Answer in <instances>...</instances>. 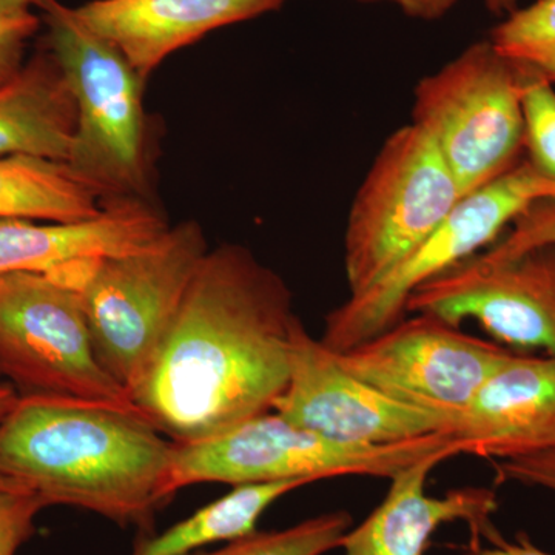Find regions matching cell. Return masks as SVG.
<instances>
[{"label":"cell","mask_w":555,"mask_h":555,"mask_svg":"<svg viewBox=\"0 0 555 555\" xmlns=\"http://www.w3.org/2000/svg\"><path fill=\"white\" fill-rule=\"evenodd\" d=\"M465 454L462 441L437 433L387 444H346L292 425L276 412L190 443H173L170 492L199 483L232 486L281 480H327L341 476L392 478L437 452Z\"/></svg>","instance_id":"5"},{"label":"cell","mask_w":555,"mask_h":555,"mask_svg":"<svg viewBox=\"0 0 555 555\" xmlns=\"http://www.w3.org/2000/svg\"><path fill=\"white\" fill-rule=\"evenodd\" d=\"M460 454L449 449L427 455L390 478L385 500L343 537L341 555H425L430 537L452 521L469 525L476 540L499 534L491 524L499 507L492 489L462 488L444 496L426 494L429 474Z\"/></svg>","instance_id":"13"},{"label":"cell","mask_w":555,"mask_h":555,"mask_svg":"<svg viewBox=\"0 0 555 555\" xmlns=\"http://www.w3.org/2000/svg\"><path fill=\"white\" fill-rule=\"evenodd\" d=\"M494 467L500 481L542 488L555 494V448L537 454L500 460Z\"/></svg>","instance_id":"26"},{"label":"cell","mask_w":555,"mask_h":555,"mask_svg":"<svg viewBox=\"0 0 555 555\" xmlns=\"http://www.w3.org/2000/svg\"><path fill=\"white\" fill-rule=\"evenodd\" d=\"M169 228L147 198L107 199L98 217L80 222L0 219V276L49 273L68 262L130 254Z\"/></svg>","instance_id":"16"},{"label":"cell","mask_w":555,"mask_h":555,"mask_svg":"<svg viewBox=\"0 0 555 555\" xmlns=\"http://www.w3.org/2000/svg\"><path fill=\"white\" fill-rule=\"evenodd\" d=\"M360 2H389L414 20L437 21L452 10L456 0H360Z\"/></svg>","instance_id":"28"},{"label":"cell","mask_w":555,"mask_h":555,"mask_svg":"<svg viewBox=\"0 0 555 555\" xmlns=\"http://www.w3.org/2000/svg\"><path fill=\"white\" fill-rule=\"evenodd\" d=\"M491 546H480L474 543L465 555H554L540 550L528 535L520 532L514 542H507L502 535L492 537Z\"/></svg>","instance_id":"27"},{"label":"cell","mask_w":555,"mask_h":555,"mask_svg":"<svg viewBox=\"0 0 555 555\" xmlns=\"http://www.w3.org/2000/svg\"><path fill=\"white\" fill-rule=\"evenodd\" d=\"M17 396L16 390L9 385H0V422L5 418L14 404H16Z\"/></svg>","instance_id":"30"},{"label":"cell","mask_w":555,"mask_h":555,"mask_svg":"<svg viewBox=\"0 0 555 555\" xmlns=\"http://www.w3.org/2000/svg\"><path fill=\"white\" fill-rule=\"evenodd\" d=\"M521 67V65H520ZM521 118L528 163L540 177L555 184V90L539 73L521 67Z\"/></svg>","instance_id":"22"},{"label":"cell","mask_w":555,"mask_h":555,"mask_svg":"<svg viewBox=\"0 0 555 555\" xmlns=\"http://www.w3.org/2000/svg\"><path fill=\"white\" fill-rule=\"evenodd\" d=\"M272 411L292 425L346 444H387L449 434L438 416L400 403L346 371L337 353L313 338L301 320L292 335L286 389Z\"/></svg>","instance_id":"12"},{"label":"cell","mask_w":555,"mask_h":555,"mask_svg":"<svg viewBox=\"0 0 555 555\" xmlns=\"http://www.w3.org/2000/svg\"><path fill=\"white\" fill-rule=\"evenodd\" d=\"M466 454L500 460L555 448V357L509 353L454 430Z\"/></svg>","instance_id":"14"},{"label":"cell","mask_w":555,"mask_h":555,"mask_svg":"<svg viewBox=\"0 0 555 555\" xmlns=\"http://www.w3.org/2000/svg\"><path fill=\"white\" fill-rule=\"evenodd\" d=\"M546 244L555 246L554 196H545L529 204L524 214L507 229L506 235L481 254L489 259H507Z\"/></svg>","instance_id":"23"},{"label":"cell","mask_w":555,"mask_h":555,"mask_svg":"<svg viewBox=\"0 0 555 555\" xmlns=\"http://www.w3.org/2000/svg\"><path fill=\"white\" fill-rule=\"evenodd\" d=\"M350 528L352 517L346 511H335L280 531H257L211 553L195 555H324L338 550Z\"/></svg>","instance_id":"21"},{"label":"cell","mask_w":555,"mask_h":555,"mask_svg":"<svg viewBox=\"0 0 555 555\" xmlns=\"http://www.w3.org/2000/svg\"><path fill=\"white\" fill-rule=\"evenodd\" d=\"M171 454L137 409L101 401L20 396L0 422V477L119 525L147 526L170 499Z\"/></svg>","instance_id":"2"},{"label":"cell","mask_w":555,"mask_h":555,"mask_svg":"<svg viewBox=\"0 0 555 555\" xmlns=\"http://www.w3.org/2000/svg\"><path fill=\"white\" fill-rule=\"evenodd\" d=\"M509 352L440 318L416 313L335 353L350 374L400 403L438 416L454 436L477 390Z\"/></svg>","instance_id":"10"},{"label":"cell","mask_w":555,"mask_h":555,"mask_svg":"<svg viewBox=\"0 0 555 555\" xmlns=\"http://www.w3.org/2000/svg\"><path fill=\"white\" fill-rule=\"evenodd\" d=\"M489 40L507 60L555 83V0L514 10Z\"/></svg>","instance_id":"20"},{"label":"cell","mask_w":555,"mask_h":555,"mask_svg":"<svg viewBox=\"0 0 555 555\" xmlns=\"http://www.w3.org/2000/svg\"><path fill=\"white\" fill-rule=\"evenodd\" d=\"M36 2L38 0H0V17H13L31 13Z\"/></svg>","instance_id":"29"},{"label":"cell","mask_w":555,"mask_h":555,"mask_svg":"<svg viewBox=\"0 0 555 555\" xmlns=\"http://www.w3.org/2000/svg\"><path fill=\"white\" fill-rule=\"evenodd\" d=\"M298 321L291 288L247 247L208 250L131 404L173 443L266 414L286 389Z\"/></svg>","instance_id":"1"},{"label":"cell","mask_w":555,"mask_h":555,"mask_svg":"<svg viewBox=\"0 0 555 555\" xmlns=\"http://www.w3.org/2000/svg\"><path fill=\"white\" fill-rule=\"evenodd\" d=\"M208 250L198 222L181 221L141 250L49 272L78 294L98 361L129 396Z\"/></svg>","instance_id":"3"},{"label":"cell","mask_w":555,"mask_h":555,"mask_svg":"<svg viewBox=\"0 0 555 555\" xmlns=\"http://www.w3.org/2000/svg\"><path fill=\"white\" fill-rule=\"evenodd\" d=\"M483 2L491 13L509 14L517 9L518 0H483Z\"/></svg>","instance_id":"31"},{"label":"cell","mask_w":555,"mask_h":555,"mask_svg":"<svg viewBox=\"0 0 555 555\" xmlns=\"http://www.w3.org/2000/svg\"><path fill=\"white\" fill-rule=\"evenodd\" d=\"M49 503L25 489H0V555H14L33 534L36 517Z\"/></svg>","instance_id":"24"},{"label":"cell","mask_w":555,"mask_h":555,"mask_svg":"<svg viewBox=\"0 0 555 555\" xmlns=\"http://www.w3.org/2000/svg\"><path fill=\"white\" fill-rule=\"evenodd\" d=\"M406 312L462 326L476 321L500 345L555 357V246L507 259H465L416 288Z\"/></svg>","instance_id":"11"},{"label":"cell","mask_w":555,"mask_h":555,"mask_svg":"<svg viewBox=\"0 0 555 555\" xmlns=\"http://www.w3.org/2000/svg\"><path fill=\"white\" fill-rule=\"evenodd\" d=\"M47 49L61 65L78 108L68 166L104 199L147 198L142 82L115 47L91 31L75 9L38 0Z\"/></svg>","instance_id":"4"},{"label":"cell","mask_w":555,"mask_h":555,"mask_svg":"<svg viewBox=\"0 0 555 555\" xmlns=\"http://www.w3.org/2000/svg\"><path fill=\"white\" fill-rule=\"evenodd\" d=\"M78 108L61 65L47 46L0 86V156H38L67 163Z\"/></svg>","instance_id":"17"},{"label":"cell","mask_w":555,"mask_h":555,"mask_svg":"<svg viewBox=\"0 0 555 555\" xmlns=\"http://www.w3.org/2000/svg\"><path fill=\"white\" fill-rule=\"evenodd\" d=\"M0 375L22 396L133 408L129 392L98 361L78 294L49 273L0 276Z\"/></svg>","instance_id":"9"},{"label":"cell","mask_w":555,"mask_h":555,"mask_svg":"<svg viewBox=\"0 0 555 555\" xmlns=\"http://www.w3.org/2000/svg\"><path fill=\"white\" fill-rule=\"evenodd\" d=\"M105 201L67 163L38 156H0V219L87 221L104 210Z\"/></svg>","instance_id":"18"},{"label":"cell","mask_w":555,"mask_h":555,"mask_svg":"<svg viewBox=\"0 0 555 555\" xmlns=\"http://www.w3.org/2000/svg\"><path fill=\"white\" fill-rule=\"evenodd\" d=\"M462 199L436 142L414 122L387 137L350 206L345 230L349 295L377 284Z\"/></svg>","instance_id":"7"},{"label":"cell","mask_w":555,"mask_h":555,"mask_svg":"<svg viewBox=\"0 0 555 555\" xmlns=\"http://www.w3.org/2000/svg\"><path fill=\"white\" fill-rule=\"evenodd\" d=\"M286 0H91L75 9L145 80L207 33L280 10Z\"/></svg>","instance_id":"15"},{"label":"cell","mask_w":555,"mask_h":555,"mask_svg":"<svg viewBox=\"0 0 555 555\" xmlns=\"http://www.w3.org/2000/svg\"><path fill=\"white\" fill-rule=\"evenodd\" d=\"M546 182L525 159L460 199L448 218L377 284L349 295L331 310L323 345L346 352L396 326L408 315V301L416 288L502 238L526 207L542 198Z\"/></svg>","instance_id":"8"},{"label":"cell","mask_w":555,"mask_h":555,"mask_svg":"<svg viewBox=\"0 0 555 555\" xmlns=\"http://www.w3.org/2000/svg\"><path fill=\"white\" fill-rule=\"evenodd\" d=\"M521 67L481 40L416 83L412 122L436 142L462 198L520 163Z\"/></svg>","instance_id":"6"},{"label":"cell","mask_w":555,"mask_h":555,"mask_svg":"<svg viewBox=\"0 0 555 555\" xmlns=\"http://www.w3.org/2000/svg\"><path fill=\"white\" fill-rule=\"evenodd\" d=\"M313 483L281 480L233 486L232 491L158 535L139 540L131 555H189L199 547L235 542L257 532L262 514L288 492Z\"/></svg>","instance_id":"19"},{"label":"cell","mask_w":555,"mask_h":555,"mask_svg":"<svg viewBox=\"0 0 555 555\" xmlns=\"http://www.w3.org/2000/svg\"><path fill=\"white\" fill-rule=\"evenodd\" d=\"M545 196H554L555 198V184H551V182H546L545 188H543L542 198Z\"/></svg>","instance_id":"33"},{"label":"cell","mask_w":555,"mask_h":555,"mask_svg":"<svg viewBox=\"0 0 555 555\" xmlns=\"http://www.w3.org/2000/svg\"><path fill=\"white\" fill-rule=\"evenodd\" d=\"M39 27L40 20L33 11L21 16L0 17V86L25 64V50Z\"/></svg>","instance_id":"25"},{"label":"cell","mask_w":555,"mask_h":555,"mask_svg":"<svg viewBox=\"0 0 555 555\" xmlns=\"http://www.w3.org/2000/svg\"><path fill=\"white\" fill-rule=\"evenodd\" d=\"M0 489H22L20 485L13 483V481L7 480V478L0 477Z\"/></svg>","instance_id":"32"}]
</instances>
